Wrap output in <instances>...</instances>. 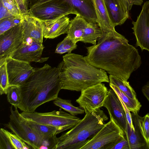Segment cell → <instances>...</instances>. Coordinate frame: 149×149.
<instances>
[{
    "label": "cell",
    "mask_w": 149,
    "mask_h": 149,
    "mask_svg": "<svg viewBox=\"0 0 149 149\" xmlns=\"http://www.w3.org/2000/svg\"><path fill=\"white\" fill-rule=\"evenodd\" d=\"M97 40L96 45L86 47V60L92 66L127 81L142 63L138 49L117 32L102 33Z\"/></svg>",
    "instance_id": "1"
},
{
    "label": "cell",
    "mask_w": 149,
    "mask_h": 149,
    "mask_svg": "<svg viewBox=\"0 0 149 149\" xmlns=\"http://www.w3.org/2000/svg\"><path fill=\"white\" fill-rule=\"evenodd\" d=\"M63 65L62 61L56 67L45 64L35 68L33 73L20 86L22 100L18 108L33 113L41 105L56 99L62 89L59 75Z\"/></svg>",
    "instance_id": "2"
},
{
    "label": "cell",
    "mask_w": 149,
    "mask_h": 149,
    "mask_svg": "<svg viewBox=\"0 0 149 149\" xmlns=\"http://www.w3.org/2000/svg\"><path fill=\"white\" fill-rule=\"evenodd\" d=\"M63 58V65L59 75L62 89L81 91L100 83L109 82L106 72L91 65L84 56L71 52Z\"/></svg>",
    "instance_id": "3"
},
{
    "label": "cell",
    "mask_w": 149,
    "mask_h": 149,
    "mask_svg": "<svg viewBox=\"0 0 149 149\" xmlns=\"http://www.w3.org/2000/svg\"><path fill=\"white\" fill-rule=\"evenodd\" d=\"M108 119L100 108L86 114L70 130L56 138L52 149H80L104 126Z\"/></svg>",
    "instance_id": "4"
},
{
    "label": "cell",
    "mask_w": 149,
    "mask_h": 149,
    "mask_svg": "<svg viewBox=\"0 0 149 149\" xmlns=\"http://www.w3.org/2000/svg\"><path fill=\"white\" fill-rule=\"evenodd\" d=\"M10 107L9 120L4 124L14 134L34 149H51L52 143L36 132L21 115L17 107Z\"/></svg>",
    "instance_id": "5"
},
{
    "label": "cell",
    "mask_w": 149,
    "mask_h": 149,
    "mask_svg": "<svg viewBox=\"0 0 149 149\" xmlns=\"http://www.w3.org/2000/svg\"><path fill=\"white\" fill-rule=\"evenodd\" d=\"M20 114L29 122L55 127L59 133L72 129L81 120L79 118L62 110L45 113L22 111Z\"/></svg>",
    "instance_id": "6"
},
{
    "label": "cell",
    "mask_w": 149,
    "mask_h": 149,
    "mask_svg": "<svg viewBox=\"0 0 149 149\" xmlns=\"http://www.w3.org/2000/svg\"><path fill=\"white\" fill-rule=\"evenodd\" d=\"M124 138V132L112 118L80 149H105Z\"/></svg>",
    "instance_id": "7"
},
{
    "label": "cell",
    "mask_w": 149,
    "mask_h": 149,
    "mask_svg": "<svg viewBox=\"0 0 149 149\" xmlns=\"http://www.w3.org/2000/svg\"><path fill=\"white\" fill-rule=\"evenodd\" d=\"M108 90L100 83L82 90L76 102L84 110L86 114L91 113L103 107Z\"/></svg>",
    "instance_id": "8"
},
{
    "label": "cell",
    "mask_w": 149,
    "mask_h": 149,
    "mask_svg": "<svg viewBox=\"0 0 149 149\" xmlns=\"http://www.w3.org/2000/svg\"><path fill=\"white\" fill-rule=\"evenodd\" d=\"M29 13L42 20L54 19L71 14H78L68 3L62 0H51L29 9Z\"/></svg>",
    "instance_id": "9"
},
{
    "label": "cell",
    "mask_w": 149,
    "mask_h": 149,
    "mask_svg": "<svg viewBox=\"0 0 149 149\" xmlns=\"http://www.w3.org/2000/svg\"><path fill=\"white\" fill-rule=\"evenodd\" d=\"M22 26L21 22L0 35V64L22 45Z\"/></svg>",
    "instance_id": "10"
},
{
    "label": "cell",
    "mask_w": 149,
    "mask_h": 149,
    "mask_svg": "<svg viewBox=\"0 0 149 149\" xmlns=\"http://www.w3.org/2000/svg\"><path fill=\"white\" fill-rule=\"evenodd\" d=\"M132 28L136 39V45L149 52V1L145 2Z\"/></svg>",
    "instance_id": "11"
},
{
    "label": "cell",
    "mask_w": 149,
    "mask_h": 149,
    "mask_svg": "<svg viewBox=\"0 0 149 149\" xmlns=\"http://www.w3.org/2000/svg\"><path fill=\"white\" fill-rule=\"evenodd\" d=\"M9 86H21L34 72L30 63L9 57L6 59Z\"/></svg>",
    "instance_id": "12"
},
{
    "label": "cell",
    "mask_w": 149,
    "mask_h": 149,
    "mask_svg": "<svg viewBox=\"0 0 149 149\" xmlns=\"http://www.w3.org/2000/svg\"><path fill=\"white\" fill-rule=\"evenodd\" d=\"M52 0H29V7L31 8ZM65 2L78 14L87 22L97 23L93 0H62Z\"/></svg>",
    "instance_id": "13"
},
{
    "label": "cell",
    "mask_w": 149,
    "mask_h": 149,
    "mask_svg": "<svg viewBox=\"0 0 149 149\" xmlns=\"http://www.w3.org/2000/svg\"><path fill=\"white\" fill-rule=\"evenodd\" d=\"M44 48L43 44L36 42L31 40H28L23 42L21 46L10 57L15 59L30 63L33 62H43L49 58L42 57Z\"/></svg>",
    "instance_id": "14"
},
{
    "label": "cell",
    "mask_w": 149,
    "mask_h": 149,
    "mask_svg": "<svg viewBox=\"0 0 149 149\" xmlns=\"http://www.w3.org/2000/svg\"><path fill=\"white\" fill-rule=\"evenodd\" d=\"M103 107L107 108L110 118L114 120L124 132L127 123L125 111L118 96L112 88L108 90Z\"/></svg>",
    "instance_id": "15"
},
{
    "label": "cell",
    "mask_w": 149,
    "mask_h": 149,
    "mask_svg": "<svg viewBox=\"0 0 149 149\" xmlns=\"http://www.w3.org/2000/svg\"><path fill=\"white\" fill-rule=\"evenodd\" d=\"M21 22L23 42L30 39L36 42L42 44L43 36L42 20L28 13L22 15Z\"/></svg>",
    "instance_id": "16"
},
{
    "label": "cell",
    "mask_w": 149,
    "mask_h": 149,
    "mask_svg": "<svg viewBox=\"0 0 149 149\" xmlns=\"http://www.w3.org/2000/svg\"><path fill=\"white\" fill-rule=\"evenodd\" d=\"M111 21L115 26L124 23L131 10L127 0H103Z\"/></svg>",
    "instance_id": "17"
},
{
    "label": "cell",
    "mask_w": 149,
    "mask_h": 149,
    "mask_svg": "<svg viewBox=\"0 0 149 149\" xmlns=\"http://www.w3.org/2000/svg\"><path fill=\"white\" fill-rule=\"evenodd\" d=\"M42 20L44 38L53 39L61 35L67 33L70 20L67 15L54 19Z\"/></svg>",
    "instance_id": "18"
},
{
    "label": "cell",
    "mask_w": 149,
    "mask_h": 149,
    "mask_svg": "<svg viewBox=\"0 0 149 149\" xmlns=\"http://www.w3.org/2000/svg\"><path fill=\"white\" fill-rule=\"evenodd\" d=\"M138 113H131L134 127L131 128L127 123L126 129L124 132V137L128 142L130 149H149V143L144 139L138 124Z\"/></svg>",
    "instance_id": "19"
},
{
    "label": "cell",
    "mask_w": 149,
    "mask_h": 149,
    "mask_svg": "<svg viewBox=\"0 0 149 149\" xmlns=\"http://www.w3.org/2000/svg\"><path fill=\"white\" fill-rule=\"evenodd\" d=\"M93 2L97 23L102 33L116 32L110 19L104 0H93Z\"/></svg>",
    "instance_id": "20"
},
{
    "label": "cell",
    "mask_w": 149,
    "mask_h": 149,
    "mask_svg": "<svg viewBox=\"0 0 149 149\" xmlns=\"http://www.w3.org/2000/svg\"><path fill=\"white\" fill-rule=\"evenodd\" d=\"M88 22L80 15L78 14L70 20L67 36L74 42L81 41L84 29Z\"/></svg>",
    "instance_id": "21"
},
{
    "label": "cell",
    "mask_w": 149,
    "mask_h": 149,
    "mask_svg": "<svg viewBox=\"0 0 149 149\" xmlns=\"http://www.w3.org/2000/svg\"><path fill=\"white\" fill-rule=\"evenodd\" d=\"M102 35V31L97 23L88 22L84 29L81 42L96 45L97 40Z\"/></svg>",
    "instance_id": "22"
},
{
    "label": "cell",
    "mask_w": 149,
    "mask_h": 149,
    "mask_svg": "<svg viewBox=\"0 0 149 149\" xmlns=\"http://www.w3.org/2000/svg\"><path fill=\"white\" fill-rule=\"evenodd\" d=\"M26 120L33 129L51 142L54 146L56 135L59 133L56 128L50 126L32 123Z\"/></svg>",
    "instance_id": "23"
},
{
    "label": "cell",
    "mask_w": 149,
    "mask_h": 149,
    "mask_svg": "<svg viewBox=\"0 0 149 149\" xmlns=\"http://www.w3.org/2000/svg\"><path fill=\"white\" fill-rule=\"evenodd\" d=\"M109 86L116 93L130 112L138 113L141 105L137 98L134 99L130 98L116 86L112 84L109 83Z\"/></svg>",
    "instance_id": "24"
},
{
    "label": "cell",
    "mask_w": 149,
    "mask_h": 149,
    "mask_svg": "<svg viewBox=\"0 0 149 149\" xmlns=\"http://www.w3.org/2000/svg\"><path fill=\"white\" fill-rule=\"evenodd\" d=\"M109 83L116 86L122 91L130 98L136 99V93L127 81L113 75L109 76Z\"/></svg>",
    "instance_id": "25"
},
{
    "label": "cell",
    "mask_w": 149,
    "mask_h": 149,
    "mask_svg": "<svg viewBox=\"0 0 149 149\" xmlns=\"http://www.w3.org/2000/svg\"><path fill=\"white\" fill-rule=\"evenodd\" d=\"M53 103L55 105L69 112L72 116L82 114L85 112L84 110L81 107L73 106L70 100L64 99L58 97L54 100Z\"/></svg>",
    "instance_id": "26"
},
{
    "label": "cell",
    "mask_w": 149,
    "mask_h": 149,
    "mask_svg": "<svg viewBox=\"0 0 149 149\" xmlns=\"http://www.w3.org/2000/svg\"><path fill=\"white\" fill-rule=\"evenodd\" d=\"M6 95L8 102L14 107L18 108L21 103L22 100L20 86L16 85L9 86Z\"/></svg>",
    "instance_id": "27"
},
{
    "label": "cell",
    "mask_w": 149,
    "mask_h": 149,
    "mask_svg": "<svg viewBox=\"0 0 149 149\" xmlns=\"http://www.w3.org/2000/svg\"><path fill=\"white\" fill-rule=\"evenodd\" d=\"M76 43L67 36L62 41L57 44L55 52L60 54L71 53L72 51L76 49L77 46Z\"/></svg>",
    "instance_id": "28"
},
{
    "label": "cell",
    "mask_w": 149,
    "mask_h": 149,
    "mask_svg": "<svg viewBox=\"0 0 149 149\" xmlns=\"http://www.w3.org/2000/svg\"><path fill=\"white\" fill-rule=\"evenodd\" d=\"M21 15H12L0 20V35L16 26L21 21Z\"/></svg>",
    "instance_id": "29"
},
{
    "label": "cell",
    "mask_w": 149,
    "mask_h": 149,
    "mask_svg": "<svg viewBox=\"0 0 149 149\" xmlns=\"http://www.w3.org/2000/svg\"><path fill=\"white\" fill-rule=\"evenodd\" d=\"M9 86L6 60L0 64V94H6Z\"/></svg>",
    "instance_id": "30"
},
{
    "label": "cell",
    "mask_w": 149,
    "mask_h": 149,
    "mask_svg": "<svg viewBox=\"0 0 149 149\" xmlns=\"http://www.w3.org/2000/svg\"><path fill=\"white\" fill-rule=\"evenodd\" d=\"M1 130L7 137L14 149H29V146L15 134L3 128Z\"/></svg>",
    "instance_id": "31"
},
{
    "label": "cell",
    "mask_w": 149,
    "mask_h": 149,
    "mask_svg": "<svg viewBox=\"0 0 149 149\" xmlns=\"http://www.w3.org/2000/svg\"><path fill=\"white\" fill-rule=\"evenodd\" d=\"M138 124L144 139L149 143V113H148L143 117L137 115Z\"/></svg>",
    "instance_id": "32"
},
{
    "label": "cell",
    "mask_w": 149,
    "mask_h": 149,
    "mask_svg": "<svg viewBox=\"0 0 149 149\" xmlns=\"http://www.w3.org/2000/svg\"><path fill=\"white\" fill-rule=\"evenodd\" d=\"M0 1L12 15H22L19 7L15 0H0Z\"/></svg>",
    "instance_id": "33"
},
{
    "label": "cell",
    "mask_w": 149,
    "mask_h": 149,
    "mask_svg": "<svg viewBox=\"0 0 149 149\" xmlns=\"http://www.w3.org/2000/svg\"><path fill=\"white\" fill-rule=\"evenodd\" d=\"M105 149H130L128 142L125 138L119 142L112 143L107 146Z\"/></svg>",
    "instance_id": "34"
},
{
    "label": "cell",
    "mask_w": 149,
    "mask_h": 149,
    "mask_svg": "<svg viewBox=\"0 0 149 149\" xmlns=\"http://www.w3.org/2000/svg\"><path fill=\"white\" fill-rule=\"evenodd\" d=\"M0 149H14L7 137L0 129Z\"/></svg>",
    "instance_id": "35"
},
{
    "label": "cell",
    "mask_w": 149,
    "mask_h": 149,
    "mask_svg": "<svg viewBox=\"0 0 149 149\" xmlns=\"http://www.w3.org/2000/svg\"><path fill=\"white\" fill-rule=\"evenodd\" d=\"M22 15L29 13L28 0H15Z\"/></svg>",
    "instance_id": "36"
},
{
    "label": "cell",
    "mask_w": 149,
    "mask_h": 149,
    "mask_svg": "<svg viewBox=\"0 0 149 149\" xmlns=\"http://www.w3.org/2000/svg\"><path fill=\"white\" fill-rule=\"evenodd\" d=\"M119 98L124 109L127 123L129 125L131 128H133L134 127L132 123L130 111L127 108L125 104L122 101V100L119 97Z\"/></svg>",
    "instance_id": "37"
},
{
    "label": "cell",
    "mask_w": 149,
    "mask_h": 149,
    "mask_svg": "<svg viewBox=\"0 0 149 149\" xmlns=\"http://www.w3.org/2000/svg\"><path fill=\"white\" fill-rule=\"evenodd\" d=\"M0 20L3 18L13 15L5 8L2 3L0 1Z\"/></svg>",
    "instance_id": "38"
},
{
    "label": "cell",
    "mask_w": 149,
    "mask_h": 149,
    "mask_svg": "<svg viewBox=\"0 0 149 149\" xmlns=\"http://www.w3.org/2000/svg\"><path fill=\"white\" fill-rule=\"evenodd\" d=\"M141 91L144 95L149 102V81L142 87Z\"/></svg>",
    "instance_id": "39"
}]
</instances>
